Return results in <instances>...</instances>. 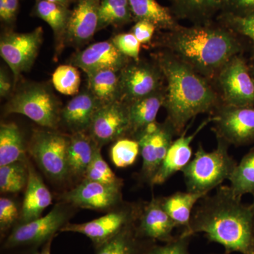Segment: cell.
I'll use <instances>...</instances> for the list:
<instances>
[{"label": "cell", "instance_id": "cell-30", "mask_svg": "<svg viewBox=\"0 0 254 254\" xmlns=\"http://www.w3.org/2000/svg\"><path fill=\"white\" fill-rule=\"evenodd\" d=\"M26 160V150L21 131L14 123L0 126V167Z\"/></svg>", "mask_w": 254, "mask_h": 254}, {"label": "cell", "instance_id": "cell-29", "mask_svg": "<svg viewBox=\"0 0 254 254\" xmlns=\"http://www.w3.org/2000/svg\"><path fill=\"white\" fill-rule=\"evenodd\" d=\"M71 13V10L68 6L44 0H37L32 14L49 25L60 48L64 43Z\"/></svg>", "mask_w": 254, "mask_h": 254}, {"label": "cell", "instance_id": "cell-26", "mask_svg": "<svg viewBox=\"0 0 254 254\" xmlns=\"http://www.w3.org/2000/svg\"><path fill=\"white\" fill-rule=\"evenodd\" d=\"M157 243L138 235L136 224L127 227L111 240L97 249L95 254H146Z\"/></svg>", "mask_w": 254, "mask_h": 254}, {"label": "cell", "instance_id": "cell-32", "mask_svg": "<svg viewBox=\"0 0 254 254\" xmlns=\"http://www.w3.org/2000/svg\"><path fill=\"white\" fill-rule=\"evenodd\" d=\"M229 181L237 196L242 198L247 194L254 195V148L237 163Z\"/></svg>", "mask_w": 254, "mask_h": 254}, {"label": "cell", "instance_id": "cell-45", "mask_svg": "<svg viewBox=\"0 0 254 254\" xmlns=\"http://www.w3.org/2000/svg\"><path fill=\"white\" fill-rule=\"evenodd\" d=\"M54 238L55 237H53L50 239L46 244L42 246L41 250L35 251L32 254H51V246Z\"/></svg>", "mask_w": 254, "mask_h": 254}, {"label": "cell", "instance_id": "cell-33", "mask_svg": "<svg viewBox=\"0 0 254 254\" xmlns=\"http://www.w3.org/2000/svg\"><path fill=\"white\" fill-rule=\"evenodd\" d=\"M28 160L0 167V190L4 193H18L27 186L29 170Z\"/></svg>", "mask_w": 254, "mask_h": 254}, {"label": "cell", "instance_id": "cell-38", "mask_svg": "<svg viewBox=\"0 0 254 254\" xmlns=\"http://www.w3.org/2000/svg\"><path fill=\"white\" fill-rule=\"evenodd\" d=\"M20 219V213L16 202L10 198H0V232L1 238H6L16 222Z\"/></svg>", "mask_w": 254, "mask_h": 254}, {"label": "cell", "instance_id": "cell-40", "mask_svg": "<svg viewBox=\"0 0 254 254\" xmlns=\"http://www.w3.org/2000/svg\"><path fill=\"white\" fill-rule=\"evenodd\" d=\"M111 41L115 46L127 58L134 61L141 59V43L131 32L115 35Z\"/></svg>", "mask_w": 254, "mask_h": 254}, {"label": "cell", "instance_id": "cell-6", "mask_svg": "<svg viewBox=\"0 0 254 254\" xmlns=\"http://www.w3.org/2000/svg\"><path fill=\"white\" fill-rule=\"evenodd\" d=\"M68 213L61 205L55 208L45 216L26 223L18 224L9 232L2 244L5 251L29 249L31 254L38 250L57 232L68 223Z\"/></svg>", "mask_w": 254, "mask_h": 254}, {"label": "cell", "instance_id": "cell-34", "mask_svg": "<svg viewBox=\"0 0 254 254\" xmlns=\"http://www.w3.org/2000/svg\"><path fill=\"white\" fill-rule=\"evenodd\" d=\"M53 86L62 94H78L81 85V76L77 68L72 64L60 65L52 76Z\"/></svg>", "mask_w": 254, "mask_h": 254}, {"label": "cell", "instance_id": "cell-37", "mask_svg": "<svg viewBox=\"0 0 254 254\" xmlns=\"http://www.w3.org/2000/svg\"><path fill=\"white\" fill-rule=\"evenodd\" d=\"M100 149L98 148L95 152L93 160L87 169L84 179L105 185L123 184V180L117 177L103 158Z\"/></svg>", "mask_w": 254, "mask_h": 254}, {"label": "cell", "instance_id": "cell-25", "mask_svg": "<svg viewBox=\"0 0 254 254\" xmlns=\"http://www.w3.org/2000/svg\"><path fill=\"white\" fill-rule=\"evenodd\" d=\"M100 148L88 132L73 133L70 136L68 148L69 175L84 177L85 174Z\"/></svg>", "mask_w": 254, "mask_h": 254}, {"label": "cell", "instance_id": "cell-35", "mask_svg": "<svg viewBox=\"0 0 254 254\" xmlns=\"http://www.w3.org/2000/svg\"><path fill=\"white\" fill-rule=\"evenodd\" d=\"M139 154L138 142L128 137L115 141L110 150L112 161L115 166L120 168L131 166Z\"/></svg>", "mask_w": 254, "mask_h": 254}, {"label": "cell", "instance_id": "cell-41", "mask_svg": "<svg viewBox=\"0 0 254 254\" xmlns=\"http://www.w3.org/2000/svg\"><path fill=\"white\" fill-rule=\"evenodd\" d=\"M221 12L237 16L254 14V0H222Z\"/></svg>", "mask_w": 254, "mask_h": 254}, {"label": "cell", "instance_id": "cell-18", "mask_svg": "<svg viewBox=\"0 0 254 254\" xmlns=\"http://www.w3.org/2000/svg\"><path fill=\"white\" fill-rule=\"evenodd\" d=\"M101 0H76L71 9L64 42L78 47L91 41L98 31Z\"/></svg>", "mask_w": 254, "mask_h": 254}, {"label": "cell", "instance_id": "cell-3", "mask_svg": "<svg viewBox=\"0 0 254 254\" xmlns=\"http://www.w3.org/2000/svg\"><path fill=\"white\" fill-rule=\"evenodd\" d=\"M153 59L165 76L166 94L163 107L177 136L185 131L190 120L200 114L212 115L222 104L213 83L171 53L161 50L153 55Z\"/></svg>", "mask_w": 254, "mask_h": 254}, {"label": "cell", "instance_id": "cell-12", "mask_svg": "<svg viewBox=\"0 0 254 254\" xmlns=\"http://www.w3.org/2000/svg\"><path fill=\"white\" fill-rule=\"evenodd\" d=\"M212 117L216 137L237 147L254 143V107H235L222 103Z\"/></svg>", "mask_w": 254, "mask_h": 254}, {"label": "cell", "instance_id": "cell-11", "mask_svg": "<svg viewBox=\"0 0 254 254\" xmlns=\"http://www.w3.org/2000/svg\"><path fill=\"white\" fill-rule=\"evenodd\" d=\"M176 136L173 125L165 119L163 123L156 121L150 124L133 138L139 144L143 160L141 177L143 182L150 185Z\"/></svg>", "mask_w": 254, "mask_h": 254}, {"label": "cell", "instance_id": "cell-14", "mask_svg": "<svg viewBox=\"0 0 254 254\" xmlns=\"http://www.w3.org/2000/svg\"><path fill=\"white\" fill-rule=\"evenodd\" d=\"M129 128L128 105L118 100L97 110L88 133L101 148L110 142L128 137Z\"/></svg>", "mask_w": 254, "mask_h": 254}, {"label": "cell", "instance_id": "cell-20", "mask_svg": "<svg viewBox=\"0 0 254 254\" xmlns=\"http://www.w3.org/2000/svg\"><path fill=\"white\" fill-rule=\"evenodd\" d=\"M101 107L88 89L78 93L62 109L61 121L72 133L88 132L97 110Z\"/></svg>", "mask_w": 254, "mask_h": 254}, {"label": "cell", "instance_id": "cell-22", "mask_svg": "<svg viewBox=\"0 0 254 254\" xmlns=\"http://www.w3.org/2000/svg\"><path fill=\"white\" fill-rule=\"evenodd\" d=\"M166 88L132 102L128 105L130 128L128 138H133L145 127L156 122L159 110L165 103Z\"/></svg>", "mask_w": 254, "mask_h": 254}, {"label": "cell", "instance_id": "cell-48", "mask_svg": "<svg viewBox=\"0 0 254 254\" xmlns=\"http://www.w3.org/2000/svg\"><path fill=\"white\" fill-rule=\"evenodd\" d=\"M249 68H250L251 75H252V77H253L254 79V60L252 63L249 64Z\"/></svg>", "mask_w": 254, "mask_h": 254}, {"label": "cell", "instance_id": "cell-8", "mask_svg": "<svg viewBox=\"0 0 254 254\" xmlns=\"http://www.w3.org/2000/svg\"><path fill=\"white\" fill-rule=\"evenodd\" d=\"M213 86L222 104L235 107H254V79L249 64L242 55L233 57L221 68Z\"/></svg>", "mask_w": 254, "mask_h": 254}, {"label": "cell", "instance_id": "cell-15", "mask_svg": "<svg viewBox=\"0 0 254 254\" xmlns=\"http://www.w3.org/2000/svg\"><path fill=\"white\" fill-rule=\"evenodd\" d=\"M123 185H105L84 179L62 198L79 208L98 210L114 209L123 203Z\"/></svg>", "mask_w": 254, "mask_h": 254}, {"label": "cell", "instance_id": "cell-28", "mask_svg": "<svg viewBox=\"0 0 254 254\" xmlns=\"http://www.w3.org/2000/svg\"><path fill=\"white\" fill-rule=\"evenodd\" d=\"M86 75L88 90L101 106L121 100L120 71L108 68Z\"/></svg>", "mask_w": 254, "mask_h": 254}, {"label": "cell", "instance_id": "cell-31", "mask_svg": "<svg viewBox=\"0 0 254 254\" xmlns=\"http://www.w3.org/2000/svg\"><path fill=\"white\" fill-rule=\"evenodd\" d=\"M133 21L128 0H101L98 31L110 26L120 27Z\"/></svg>", "mask_w": 254, "mask_h": 254}, {"label": "cell", "instance_id": "cell-43", "mask_svg": "<svg viewBox=\"0 0 254 254\" xmlns=\"http://www.w3.org/2000/svg\"><path fill=\"white\" fill-rule=\"evenodd\" d=\"M19 0H0V18L6 23L14 22L17 16Z\"/></svg>", "mask_w": 254, "mask_h": 254}, {"label": "cell", "instance_id": "cell-5", "mask_svg": "<svg viewBox=\"0 0 254 254\" xmlns=\"http://www.w3.org/2000/svg\"><path fill=\"white\" fill-rule=\"evenodd\" d=\"M60 103L47 85L31 83L18 90L5 105L6 114H20L46 128L54 129L61 121Z\"/></svg>", "mask_w": 254, "mask_h": 254}, {"label": "cell", "instance_id": "cell-2", "mask_svg": "<svg viewBox=\"0 0 254 254\" xmlns=\"http://www.w3.org/2000/svg\"><path fill=\"white\" fill-rule=\"evenodd\" d=\"M162 33L157 46L187 64L213 84L221 68L244 50L240 37L218 21L191 26L181 25Z\"/></svg>", "mask_w": 254, "mask_h": 254}, {"label": "cell", "instance_id": "cell-1", "mask_svg": "<svg viewBox=\"0 0 254 254\" xmlns=\"http://www.w3.org/2000/svg\"><path fill=\"white\" fill-rule=\"evenodd\" d=\"M202 233L223 247L225 254H254V230L250 205L244 204L230 186L220 185L195 205L182 235Z\"/></svg>", "mask_w": 254, "mask_h": 254}, {"label": "cell", "instance_id": "cell-44", "mask_svg": "<svg viewBox=\"0 0 254 254\" xmlns=\"http://www.w3.org/2000/svg\"><path fill=\"white\" fill-rule=\"evenodd\" d=\"M11 78H10L9 74L3 68H1L0 71V95L1 98H7L11 92Z\"/></svg>", "mask_w": 254, "mask_h": 254}, {"label": "cell", "instance_id": "cell-27", "mask_svg": "<svg viewBox=\"0 0 254 254\" xmlns=\"http://www.w3.org/2000/svg\"><path fill=\"white\" fill-rule=\"evenodd\" d=\"M208 193L195 192L177 191L165 197H160L162 204L177 227L186 230L190 225L195 205Z\"/></svg>", "mask_w": 254, "mask_h": 254}, {"label": "cell", "instance_id": "cell-4", "mask_svg": "<svg viewBox=\"0 0 254 254\" xmlns=\"http://www.w3.org/2000/svg\"><path fill=\"white\" fill-rule=\"evenodd\" d=\"M217 147L206 151L202 143L198 145L194 156L182 170L187 190L210 193L225 180H229L237 163L229 153L230 144L216 137Z\"/></svg>", "mask_w": 254, "mask_h": 254}, {"label": "cell", "instance_id": "cell-39", "mask_svg": "<svg viewBox=\"0 0 254 254\" xmlns=\"http://www.w3.org/2000/svg\"><path fill=\"white\" fill-rule=\"evenodd\" d=\"M190 236L180 233L170 242L163 243V245L155 243L146 254H190Z\"/></svg>", "mask_w": 254, "mask_h": 254}, {"label": "cell", "instance_id": "cell-42", "mask_svg": "<svg viewBox=\"0 0 254 254\" xmlns=\"http://www.w3.org/2000/svg\"><path fill=\"white\" fill-rule=\"evenodd\" d=\"M157 28L154 24L146 21L135 22L131 28V33L134 35L141 44H148L151 42Z\"/></svg>", "mask_w": 254, "mask_h": 254}, {"label": "cell", "instance_id": "cell-10", "mask_svg": "<svg viewBox=\"0 0 254 254\" xmlns=\"http://www.w3.org/2000/svg\"><path fill=\"white\" fill-rule=\"evenodd\" d=\"M121 100L127 104L165 88V78L157 62L131 60L120 71Z\"/></svg>", "mask_w": 254, "mask_h": 254}, {"label": "cell", "instance_id": "cell-9", "mask_svg": "<svg viewBox=\"0 0 254 254\" xmlns=\"http://www.w3.org/2000/svg\"><path fill=\"white\" fill-rule=\"evenodd\" d=\"M142 205L134 203L122 205L91 221L80 224L68 222L60 232L85 235L91 240L97 250L127 227L136 224Z\"/></svg>", "mask_w": 254, "mask_h": 254}, {"label": "cell", "instance_id": "cell-17", "mask_svg": "<svg viewBox=\"0 0 254 254\" xmlns=\"http://www.w3.org/2000/svg\"><path fill=\"white\" fill-rule=\"evenodd\" d=\"M177 225L167 213L160 198H153L142 205L136 223L138 235L143 238L166 243L175 238Z\"/></svg>", "mask_w": 254, "mask_h": 254}, {"label": "cell", "instance_id": "cell-13", "mask_svg": "<svg viewBox=\"0 0 254 254\" xmlns=\"http://www.w3.org/2000/svg\"><path fill=\"white\" fill-rule=\"evenodd\" d=\"M43 41V29L28 33L7 32L0 40V55L11 68L14 83L21 73L29 71L37 58Z\"/></svg>", "mask_w": 254, "mask_h": 254}, {"label": "cell", "instance_id": "cell-23", "mask_svg": "<svg viewBox=\"0 0 254 254\" xmlns=\"http://www.w3.org/2000/svg\"><path fill=\"white\" fill-rule=\"evenodd\" d=\"M134 22L146 21L154 24L159 31H170L181 26L170 7L156 0H128Z\"/></svg>", "mask_w": 254, "mask_h": 254}, {"label": "cell", "instance_id": "cell-50", "mask_svg": "<svg viewBox=\"0 0 254 254\" xmlns=\"http://www.w3.org/2000/svg\"><path fill=\"white\" fill-rule=\"evenodd\" d=\"M223 254H226L224 253Z\"/></svg>", "mask_w": 254, "mask_h": 254}, {"label": "cell", "instance_id": "cell-16", "mask_svg": "<svg viewBox=\"0 0 254 254\" xmlns=\"http://www.w3.org/2000/svg\"><path fill=\"white\" fill-rule=\"evenodd\" d=\"M115 46L112 41L98 42L76 53L70 64L81 68L86 74L101 69L120 71L131 61Z\"/></svg>", "mask_w": 254, "mask_h": 254}, {"label": "cell", "instance_id": "cell-24", "mask_svg": "<svg viewBox=\"0 0 254 254\" xmlns=\"http://www.w3.org/2000/svg\"><path fill=\"white\" fill-rule=\"evenodd\" d=\"M170 9L178 19H186L193 24L213 21L222 11V0H169Z\"/></svg>", "mask_w": 254, "mask_h": 254}, {"label": "cell", "instance_id": "cell-46", "mask_svg": "<svg viewBox=\"0 0 254 254\" xmlns=\"http://www.w3.org/2000/svg\"><path fill=\"white\" fill-rule=\"evenodd\" d=\"M44 1H49V2L57 3V4H60L64 5V6H68L70 3L71 2V0H44Z\"/></svg>", "mask_w": 254, "mask_h": 254}, {"label": "cell", "instance_id": "cell-7", "mask_svg": "<svg viewBox=\"0 0 254 254\" xmlns=\"http://www.w3.org/2000/svg\"><path fill=\"white\" fill-rule=\"evenodd\" d=\"M70 137L59 132L37 130L28 145V153L51 180L63 181L69 176L68 148Z\"/></svg>", "mask_w": 254, "mask_h": 254}, {"label": "cell", "instance_id": "cell-47", "mask_svg": "<svg viewBox=\"0 0 254 254\" xmlns=\"http://www.w3.org/2000/svg\"><path fill=\"white\" fill-rule=\"evenodd\" d=\"M251 212H252V222H253V227L254 230V200L252 202V204L250 205Z\"/></svg>", "mask_w": 254, "mask_h": 254}, {"label": "cell", "instance_id": "cell-19", "mask_svg": "<svg viewBox=\"0 0 254 254\" xmlns=\"http://www.w3.org/2000/svg\"><path fill=\"white\" fill-rule=\"evenodd\" d=\"M213 122V117H210L200 123L193 133L187 136L189 126L178 138L174 140L161 166L150 182V186L163 185L174 175L182 172L192 159L193 150L190 146L192 141L209 123Z\"/></svg>", "mask_w": 254, "mask_h": 254}, {"label": "cell", "instance_id": "cell-36", "mask_svg": "<svg viewBox=\"0 0 254 254\" xmlns=\"http://www.w3.org/2000/svg\"><path fill=\"white\" fill-rule=\"evenodd\" d=\"M216 21L240 38H247L250 42L254 53V14L237 16L221 12L217 16Z\"/></svg>", "mask_w": 254, "mask_h": 254}, {"label": "cell", "instance_id": "cell-49", "mask_svg": "<svg viewBox=\"0 0 254 254\" xmlns=\"http://www.w3.org/2000/svg\"><path fill=\"white\" fill-rule=\"evenodd\" d=\"M71 1H73V0H71Z\"/></svg>", "mask_w": 254, "mask_h": 254}, {"label": "cell", "instance_id": "cell-21", "mask_svg": "<svg viewBox=\"0 0 254 254\" xmlns=\"http://www.w3.org/2000/svg\"><path fill=\"white\" fill-rule=\"evenodd\" d=\"M28 170L29 176L18 224L26 223L40 218L43 212L53 202L50 190L30 162Z\"/></svg>", "mask_w": 254, "mask_h": 254}]
</instances>
